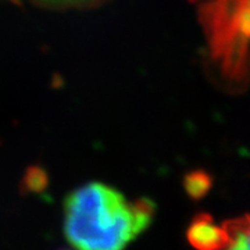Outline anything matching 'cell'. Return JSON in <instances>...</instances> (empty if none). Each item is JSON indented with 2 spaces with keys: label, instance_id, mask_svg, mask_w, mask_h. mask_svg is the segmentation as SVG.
Instances as JSON below:
<instances>
[{
  "label": "cell",
  "instance_id": "cell-1",
  "mask_svg": "<svg viewBox=\"0 0 250 250\" xmlns=\"http://www.w3.org/2000/svg\"><path fill=\"white\" fill-rule=\"evenodd\" d=\"M64 232L78 250H124L153 221L156 205L142 197L128 202L114 188L90 182L64 203Z\"/></svg>",
  "mask_w": 250,
  "mask_h": 250
},
{
  "label": "cell",
  "instance_id": "cell-2",
  "mask_svg": "<svg viewBox=\"0 0 250 250\" xmlns=\"http://www.w3.org/2000/svg\"><path fill=\"white\" fill-rule=\"evenodd\" d=\"M188 241L197 250H223L227 233L223 225H215L211 215L199 214L188 228Z\"/></svg>",
  "mask_w": 250,
  "mask_h": 250
},
{
  "label": "cell",
  "instance_id": "cell-3",
  "mask_svg": "<svg viewBox=\"0 0 250 250\" xmlns=\"http://www.w3.org/2000/svg\"><path fill=\"white\" fill-rule=\"evenodd\" d=\"M227 245L223 250H250V215H242L223 224Z\"/></svg>",
  "mask_w": 250,
  "mask_h": 250
},
{
  "label": "cell",
  "instance_id": "cell-4",
  "mask_svg": "<svg viewBox=\"0 0 250 250\" xmlns=\"http://www.w3.org/2000/svg\"><path fill=\"white\" fill-rule=\"evenodd\" d=\"M36 3L46 6V7H54V9H70V7H90L96 6L104 0H34Z\"/></svg>",
  "mask_w": 250,
  "mask_h": 250
},
{
  "label": "cell",
  "instance_id": "cell-5",
  "mask_svg": "<svg viewBox=\"0 0 250 250\" xmlns=\"http://www.w3.org/2000/svg\"><path fill=\"white\" fill-rule=\"evenodd\" d=\"M189 195L193 197H200L210 187V181L205 174H190L185 181Z\"/></svg>",
  "mask_w": 250,
  "mask_h": 250
},
{
  "label": "cell",
  "instance_id": "cell-6",
  "mask_svg": "<svg viewBox=\"0 0 250 250\" xmlns=\"http://www.w3.org/2000/svg\"><path fill=\"white\" fill-rule=\"evenodd\" d=\"M46 184H47L46 174L39 168L29 170L24 178V187L29 192H42L46 188Z\"/></svg>",
  "mask_w": 250,
  "mask_h": 250
}]
</instances>
